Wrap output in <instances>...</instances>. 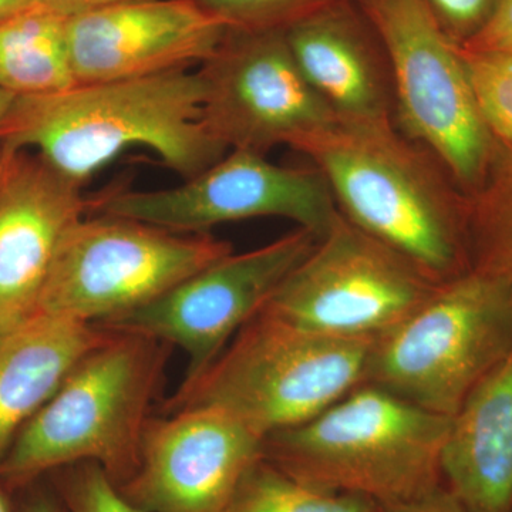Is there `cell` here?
Masks as SVG:
<instances>
[{"mask_svg": "<svg viewBox=\"0 0 512 512\" xmlns=\"http://www.w3.org/2000/svg\"><path fill=\"white\" fill-rule=\"evenodd\" d=\"M201 74L183 70L13 99L0 147L29 150L83 185L131 148L153 151L184 180L228 153L202 119Z\"/></svg>", "mask_w": 512, "mask_h": 512, "instance_id": "obj_1", "label": "cell"}, {"mask_svg": "<svg viewBox=\"0 0 512 512\" xmlns=\"http://www.w3.org/2000/svg\"><path fill=\"white\" fill-rule=\"evenodd\" d=\"M296 151L325 177L346 220L434 282L470 271L466 194L396 124L336 121Z\"/></svg>", "mask_w": 512, "mask_h": 512, "instance_id": "obj_2", "label": "cell"}, {"mask_svg": "<svg viewBox=\"0 0 512 512\" xmlns=\"http://www.w3.org/2000/svg\"><path fill=\"white\" fill-rule=\"evenodd\" d=\"M448 423L362 383L313 419L265 437L262 457L322 490L402 503L441 484Z\"/></svg>", "mask_w": 512, "mask_h": 512, "instance_id": "obj_3", "label": "cell"}, {"mask_svg": "<svg viewBox=\"0 0 512 512\" xmlns=\"http://www.w3.org/2000/svg\"><path fill=\"white\" fill-rule=\"evenodd\" d=\"M107 332L20 430L0 463L10 483L74 463L99 464L111 478L136 471L167 343Z\"/></svg>", "mask_w": 512, "mask_h": 512, "instance_id": "obj_4", "label": "cell"}, {"mask_svg": "<svg viewBox=\"0 0 512 512\" xmlns=\"http://www.w3.org/2000/svg\"><path fill=\"white\" fill-rule=\"evenodd\" d=\"M370 342L329 338L259 312L184 380L167 412L220 410L265 439L313 419L365 382Z\"/></svg>", "mask_w": 512, "mask_h": 512, "instance_id": "obj_5", "label": "cell"}, {"mask_svg": "<svg viewBox=\"0 0 512 512\" xmlns=\"http://www.w3.org/2000/svg\"><path fill=\"white\" fill-rule=\"evenodd\" d=\"M512 352V288L470 269L370 342L365 382L451 417Z\"/></svg>", "mask_w": 512, "mask_h": 512, "instance_id": "obj_6", "label": "cell"}, {"mask_svg": "<svg viewBox=\"0 0 512 512\" xmlns=\"http://www.w3.org/2000/svg\"><path fill=\"white\" fill-rule=\"evenodd\" d=\"M356 2L389 55L394 123L471 194L487 174L497 141L481 116L463 52L444 33L427 0Z\"/></svg>", "mask_w": 512, "mask_h": 512, "instance_id": "obj_7", "label": "cell"}, {"mask_svg": "<svg viewBox=\"0 0 512 512\" xmlns=\"http://www.w3.org/2000/svg\"><path fill=\"white\" fill-rule=\"evenodd\" d=\"M227 241L99 214L64 235L37 312L103 325L231 254ZM36 312V313H37Z\"/></svg>", "mask_w": 512, "mask_h": 512, "instance_id": "obj_8", "label": "cell"}, {"mask_svg": "<svg viewBox=\"0 0 512 512\" xmlns=\"http://www.w3.org/2000/svg\"><path fill=\"white\" fill-rule=\"evenodd\" d=\"M439 285L339 212L261 312L329 338L373 339Z\"/></svg>", "mask_w": 512, "mask_h": 512, "instance_id": "obj_9", "label": "cell"}, {"mask_svg": "<svg viewBox=\"0 0 512 512\" xmlns=\"http://www.w3.org/2000/svg\"><path fill=\"white\" fill-rule=\"evenodd\" d=\"M90 208L183 234H205L227 222L278 217L318 239L339 217L318 168L284 167L249 150H229L177 187L117 192L92 202Z\"/></svg>", "mask_w": 512, "mask_h": 512, "instance_id": "obj_10", "label": "cell"}, {"mask_svg": "<svg viewBox=\"0 0 512 512\" xmlns=\"http://www.w3.org/2000/svg\"><path fill=\"white\" fill-rule=\"evenodd\" d=\"M198 73L202 119L228 150H298L338 121L303 76L286 32L228 29Z\"/></svg>", "mask_w": 512, "mask_h": 512, "instance_id": "obj_11", "label": "cell"}, {"mask_svg": "<svg viewBox=\"0 0 512 512\" xmlns=\"http://www.w3.org/2000/svg\"><path fill=\"white\" fill-rule=\"evenodd\" d=\"M318 238L298 228L254 251L225 255L153 302L99 325L175 345L188 356L187 376L210 365L255 318Z\"/></svg>", "mask_w": 512, "mask_h": 512, "instance_id": "obj_12", "label": "cell"}, {"mask_svg": "<svg viewBox=\"0 0 512 512\" xmlns=\"http://www.w3.org/2000/svg\"><path fill=\"white\" fill-rule=\"evenodd\" d=\"M150 420L128 500L147 512H225L264 453V439L220 410Z\"/></svg>", "mask_w": 512, "mask_h": 512, "instance_id": "obj_13", "label": "cell"}, {"mask_svg": "<svg viewBox=\"0 0 512 512\" xmlns=\"http://www.w3.org/2000/svg\"><path fill=\"white\" fill-rule=\"evenodd\" d=\"M228 28L194 0H134L67 23L76 83L183 72L207 62Z\"/></svg>", "mask_w": 512, "mask_h": 512, "instance_id": "obj_14", "label": "cell"}, {"mask_svg": "<svg viewBox=\"0 0 512 512\" xmlns=\"http://www.w3.org/2000/svg\"><path fill=\"white\" fill-rule=\"evenodd\" d=\"M82 187L33 151L0 147V335L37 312L64 235L90 211Z\"/></svg>", "mask_w": 512, "mask_h": 512, "instance_id": "obj_15", "label": "cell"}, {"mask_svg": "<svg viewBox=\"0 0 512 512\" xmlns=\"http://www.w3.org/2000/svg\"><path fill=\"white\" fill-rule=\"evenodd\" d=\"M286 39L303 76L338 121L394 123L389 55L356 0H342L302 20L286 30Z\"/></svg>", "mask_w": 512, "mask_h": 512, "instance_id": "obj_16", "label": "cell"}, {"mask_svg": "<svg viewBox=\"0 0 512 512\" xmlns=\"http://www.w3.org/2000/svg\"><path fill=\"white\" fill-rule=\"evenodd\" d=\"M440 470L468 512H512V352L450 417Z\"/></svg>", "mask_w": 512, "mask_h": 512, "instance_id": "obj_17", "label": "cell"}, {"mask_svg": "<svg viewBox=\"0 0 512 512\" xmlns=\"http://www.w3.org/2000/svg\"><path fill=\"white\" fill-rule=\"evenodd\" d=\"M107 333L37 312L0 335V463L20 430Z\"/></svg>", "mask_w": 512, "mask_h": 512, "instance_id": "obj_18", "label": "cell"}, {"mask_svg": "<svg viewBox=\"0 0 512 512\" xmlns=\"http://www.w3.org/2000/svg\"><path fill=\"white\" fill-rule=\"evenodd\" d=\"M67 23L66 16L39 5L0 22V90L43 96L77 84Z\"/></svg>", "mask_w": 512, "mask_h": 512, "instance_id": "obj_19", "label": "cell"}, {"mask_svg": "<svg viewBox=\"0 0 512 512\" xmlns=\"http://www.w3.org/2000/svg\"><path fill=\"white\" fill-rule=\"evenodd\" d=\"M466 198L471 269L512 288V148L495 144L484 180Z\"/></svg>", "mask_w": 512, "mask_h": 512, "instance_id": "obj_20", "label": "cell"}, {"mask_svg": "<svg viewBox=\"0 0 512 512\" xmlns=\"http://www.w3.org/2000/svg\"><path fill=\"white\" fill-rule=\"evenodd\" d=\"M225 512H380V505L362 495L302 483L262 457Z\"/></svg>", "mask_w": 512, "mask_h": 512, "instance_id": "obj_21", "label": "cell"}, {"mask_svg": "<svg viewBox=\"0 0 512 512\" xmlns=\"http://www.w3.org/2000/svg\"><path fill=\"white\" fill-rule=\"evenodd\" d=\"M461 52L488 130L497 143L512 148V53Z\"/></svg>", "mask_w": 512, "mask_h": 512, "instance_id": "obj_22", "label": "cell"}, {"mask_svg": "<svg viewBox=\"0 0 512 512\" xmlns=\"http://www.w3.org/2000/svg\"><path fill=\"white\" fill-rule=\"evenodd\" d=\"M228 29L286 32L302 20L342 0H194Z\"/></svg>", "mask_w": 512, "mask_h": 512, "instance_id": "obj_23", "label": "cell"}, {"mask_svg": "<svg viewBox=\"0 0 512 512\" xmlns=\"http://www.w3.org/2000/svg\"><path fill=\"white\" fill-rule=\"evenodd\" d=\"M67 501L72 512H147L120 493L107 471L94 463L70 478Z\"/></svg>", "mask_w": 512, "mask_h": 512, "instance_id": "obj_24", "label": "cell"}, {"mask_svg": "<svg viewBox=\"0 0 512 512\" xmlns=\"http://www.w3.org/2000/svg\"><path fill=\"white\" fill-rule=\"evenodd\" d=\"M444 33L458 47L480 35L493 19L500 0H427Z\"/></svg>", "mask_w": 512, "mask_h": 512, "instance_id": "obj_25", "label": "cell"}, {"mask_svg": "<svg viewBox=\"0 0 512 512\" xmlns=\"http://www.w3.org/2000/svg\"><path fill=\"white\" fill-rule=\"evenodd\" d=\"M461 49L467 52L512 53V0H500L493 19L483 32Z\"/></svg>", "mask_w": 512, "mask_h": 512, "instance_id": "obj_26", "label": "cell"}, {"mask_svg": "<svg viewBox=\"0 0 512 512\" xmlns=\"http://www.w3.org/2000/svg\"><path fill=\"white\" fill-rule=\"evenodd\" d=\"M380 512H468L443 483L429 493L402 503L380 505Z\"/></svg>", "mask_w": 512, "mask_h": 512, "instance_id": "obj_27", "label": "cell"}, {"mask_svg": "<svg viewBox=\"0 0 512 512\" xmlns=\"http://www.w3.org/2000/svg\"><path fill=\"white\" fill-rule=\"evenodd\" d=\"M126 2H134V0H33L35 5L53 10L66 18Z\"/></svg>", "mask_w": 512, "mask_h": 512, "instance_id": "obj_28", "label": "cell"}, {"mask_svg": "<svg viewBox=\"0 0 512 512\" xmlns=\"http://www.w3.org/2000/svg\"><path fill=\"white\" fill-rule=\"evenodd\" d=\"M35 5L33 0H0V22Z\"/></svg>", "mask_w": 512, "mask_h": 512, "instance_id": "obj_29", "label": "cell"}, {"mask_svg": "<svg viewBox=\"0 0 512 512\" xmlns=\"http://www.w3.org/2000/svg\"><path fill=\"white\" fill-rule=\"evenodd\" d=\"M22 512H62L46 495H35L23 505Z\"/></svg>", "mask_w": 512, "mask_h": 512, "instance_id": "obj_30", "label": "cell"}, {"mask_svg": "<svg viewBox=\"0 0 512 512\" xmlns=\"http://www.w3.org/2000/svg\"><path fill=\"white\" fill-rule=\"evenodd\" d=\"M16 96L8 92L0 90V128H2L3 119H5L6 113H8L10 104Z\"/></svg>", "mask_w": 512, "mask_h": 512, "instance_id": "obj_31", "label": "cell"}, {"mask_svg": "<svg viewBox=\"0 0 512 512\" xmlns=\"http://www.w3.org/2000/svg\"><path fill=\"white\" fill-rule=\"evenodd\" d=\"M0 512H12L10 511L8 500H6L5 494L0 490Z\"/></svg>", "mask_w": 512, "mask_h": 512, "instance_id": "obj_32", "label": "cell"}]
</instances>
